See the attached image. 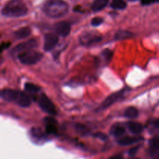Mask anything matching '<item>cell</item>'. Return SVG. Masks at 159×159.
I'll return each mask as SVG.
<instances>
[{
  "label": "cell",
  "instance_id": "obj_1",
  "mask_svg": "<svg viewBox=\"0 0 159 159\" xmlns=\"http://www.w3.org/2000/svg\"><path fill=\"white\" fill-rule=\"evenodd\" d=\"M68 5L64 0H47L43 6V11L51 18H61L68 12Z\"/></svg>",
  "mask_w": 159,
  "mask_h": 159
},
{
  "label": "cell",
  "instance_id": "obj_2",
  "mask_svg": "<svg viewBox=\"0 0 159 159\" xmlns=\"http://www.w3.org/2000/svg\"><path fill=\"white\" fill-rule=\"evenodd\" d=\"M27 12V7L21 0H9L2 9V15L7 17H21Z\"/></svg>",
  "mask_w": 159,
  "mask_h": 159
},
{
  "label": "cell",
  "instance_id": "obj_3",
  "mask_svg": "<svg viewBox=\"0 0 159 159\" xmlns=\"http://www.w3.org/2000/svg\"><path fill=\"white\" fill-rule=\"evenodd\" d=\"M43 56L42 53L31 50V51H28L20 54L18 56V58L20 61L23 65H30L37 64V62L40 61L43 58Z\"/></svg>",
  "mask_w": 159,
  "mask_h": 159
},
{
  "label": "cell",
  "instance_id": "obj_4",
  "mask_svg": "<svg viewBox=\"0 0 159 159\" xmlns=\"http://www.w3.org/2000/svg\"><path fill=\"white\" fill-rule=\"evenodd\" d=\"M102 40V35L97 32H85L79 37L80 43L85 46H90L98 43Z\"/></svg>",
  "mask_w": 159,
  "mask_h": 159
},
{
  "label": "cell",
  "instance_id": "obj_5",
  "mask_svg": "<svg viewBox=\"0 0 159 159\" xmlns=\"http://www.w3.org/2000/svg\"><path fill=\"white\" fill-rule=\"evenodd\" d=\"M38 104L39 107L42 109V110L46 112L47 113L50 115H56L57 114V110H56L55 106L54 105L51 99L45 96L44 94H42L38 98Z\"/></svg>",
  "mask_w": 159,
  "mask_h": 159
},
{
  "label": "cell",
  "instance_id": "obj_6",
  "mask_svg": "<svg viewBox=\"0 0 159 159\" xmlns=\"http://www.w3.org/2000/svg\"><path fill=\"white\" fill-rule=\"evenodd\" d=\"M37 46V41L36 39H31V40H27L26 42L20 43V44L16 45L15 48H12V53L13 55H20L22 53H24L26 51H31L34 48H35Z\"/></svg>",
  "mask_w": 159,
  "mask_h": 159
},
{
  "label": "cell",
  "instance_id": "obj_7",
  "mask_svg": "<svg viewBox=\"0 0 159 159\" xmlns=\"http://www.w3.org/2000/svg\"><path fill=\"white\" fill-rule=\"evenodd\" d=\"M59 38L57 34H47L44 36V44L43 49L45 51H50L55 48L56 45L58 43Z\"/></svg>",
  "mask_w": 159,
  "mask_h": 159
},
{
  "label": "cell",
  "instance_id": "obj_8",
  "mask_svg": "<svg viewBox=\"0 0 159 159\" xmlns=\"http://www.w3.org/2000/svg\"><path fill=\"white\" fill-rule=\"evenodd\" d=\"M54 28L55 32L57 33L58 35L64 37L69 35L70 32H71V26H70L69 23L65 21L57 23L54 25Z\"/></svg>",
  "mask_w": 159,
  "mask_h": 159
},
{
  "label": "cell",
  "instance_id": "obj_9",
  "mask_svg": "<svg viewBox=\"0 0 159 159\" xmlns=\"http://www.w3.org/2000/svg\"><path fill=\"white\" fill-rule=\"evenodd\" d=\"M125 93L124 91H120V92H116V93H113V94L110 95V96L106 99V100L102 102V107L101 109H106L107 107H110L111 105H113V103L116 102L117 101H119L121 98L123 97V95Z\"/></svg>",
  "mask_w": 159,
  "mask_h": 159
},
{
  "label": "cell",
  "instance_id": "obj_10",
  "mask_svg": "<svg viewBox=\"0 0 159 159\" xmlns=\"http://www.w3.org/2000/svg\"><path fill=\"white\" fill-rule=\"evenodd\" d=\"M20 92L16 90L10 89H5L1 91L2 99L9 102H16L18 98Z\"/></svg>",
  "mask_w": 159,
  "mask_h": 159
},
{
  "label": "cell",
  "instance_id": "obj_11",
  "mask_svg": "<svg viewBox=\"0 0 159 159\" xmlns=\"http://www.w3.org/2000/svg\"><path fill=\"white\" fill-rule=\"evenodd\" d=\"M149 145H150V155L152 159H159V136L155 137L151 139Z\"/></svg>",
  "mask_w": 159,
  "mask_h": 159
},
{
  "label": "cell",
  "instance_id": "obj_12",
  "mask_svg": "<svg viewBox=\"0 0 159 159\" xmlns=\"http://www.w3.org/2000/svg\"><path fill=\"white\" fill-rule=\"evenodd\" d=\"M45 130L48 134H56L57 133V121L52 117H47L44 120Z\"/></svg>",
  "mask_w": 159,
  "mask_h": 159
},
{
  "label": "cell",
  "instance_id": "obj_13",
  "mask_svg": "<svg viewBox=\"0 0 159 159\" xmlns=\"http://www.w3.org/2000/svg\"><path fill=\"white\" fill-rule=\"evenodd\" d=\"M16 102L20 107H28L30 106L31 99L30 97L27 94H26V93H22V92H20L18 98H17Z\"/></svg>",
  "mask_w": 159,
  "mask_h": 159
},
{
  "label": "cell",
  "instance_id": "obj_14",
  "mask_svg": "<svg viewBox=\"0 0 159 159\" xmlns=\"http://www.w3.org/2000/svg\"><path fill=\"white\" fill-rule=\"evenodd\" d=\"M143 138L141 137H125L118 141V144L121 146H128L142 141Z\"/></svg>",
  "mask_w": 159,
  "mask_h": 159
},
{
  "label": "cell",
  "instance_id": "obj_15",
  "mask_svg": "<svg viewBox=\"0 0 159 159\" xmlns=\"http://www.w3.org/2000/svg\"><path fill=\"white\" fill-rule=\"evenodd\" d=\"M127 127L129 128L130 131L131 132L134 134H140L142 133L143 130V126L141 124L137 122H128L127 123Z\"/></svg>",
  "mask_w": 159,
  "mask_h": 159
},
{
  "label": "cell",
  "instance_id": "obj_16",
  "mask_svg": "<svg viewBox=\"0 0 159 159\" xmlns=\"http://www.w3.org/2000/svg\"><path fill=\"white\" fill-rule=\"evenodd\" d=\"M30 28L28 27V26H25V27H22L19 29L18 30L16 31L14 33V35H15L16 39H24L26 37H29L30 35Z\"/></svg>",
  "mask_w": 159,
  "mask_h": 159
},
{
  "label": "cell",
  "instance_id": "obj_17",
  "mask_svg": "<svg viewBox=\"0 0 159 159\" xmlns=\"http://www.w3.org/2000/svg\"><path fill=\"white\" fill-rule=\"evenodd\" d=\"M109 0H95L92 6V9L94 12H98L103 9L107 6Z\"/></svg>",
  "mask_w": 159,
  "mask_h": 159
},
{
  "label": "cell",
  "instance_id": "obj_18",
  "mask_svg": "<svg viewBox=\"0 0 159 159\" xmlns=\"http://www.w3.org/2000/svg\"><path fill=\"white\" fill-rule=\"evenodd\" d=\"M111 134L115 137H121L125 134V127L121 124H116L111 128Z\"/></svg>",
  "mask_w": 159,
  "mask_h": 159
},
{
  "label": "cell",
  "instance_id": "obj_19",
  "mask_svg": "<svg viewBox=\"0 0 159 159\" xmlns=\"http://www.w3.org/2000/svg\"><path fill=\"white\" fill-rule=\"evenodd\" d=\"M124 116L127 118L130 119H134L138 116V109L134 107H127L124 111Z\"/></svg>",
  "mask_w": 159,
  "mask_h": 159
},
{
  "label": "cell",
  "instance_id": "obj_20",
  "mask_svg": "<svg viewBox=\"0 0 159 159\" xmlns=\"http://www.w3.org/2000/svg\"><path fill=\"white\" fill-rule=\"evenodd\" d=\"M133 34L127 30H118L115 34V39L116 40H124V39L130 38Z\"/></svg>",
  "mask_w": 159,
  "mask_h": 159
},
{
  "label": "cell",
  "instance_id": "obj_21",
  "mask_svg": "<svg viewBox=\"0 0 159 159\" xmlns=\"http://www.w3.org/2000/svg\"><path fill=\"white\" fill-rule=\"evenodd\" d=\"M24 89L26 92L30 93H37L40 91V87L37 85H34L33 83H30V82H26L24 85Z\"/></svg>",
  "mask_w": 159,
  "mask_h": 159
},
{
  "label": "cell",
  "instance_id": "obj_22",
  "mask_svg": "<svg viewBox=\"0 0 159 159\" xmlns=\"http://www.w3.org/2000/svg\"><path fill=\"white\" fill-rule=\"evenodd\" d=\"M111 7L115 9H124L127 7V3L124 0H113Z\"/></svg>",
  "mask_w": 159,
  "mask_h": 159
},
{
  "label": "cell",
  "instance_id": "obj_23",
  "mask_svg": "<svg viewBox=\"0 0 159 159\" xmlns=\"http://www.w3.org/2000/svg\"><path fill=\"white\" fill-rule=\"evenodd\" d=\"M101 55L102 56V57L104 58V60L109 62L110 60H111L112 57H113V51H110V49H106L102 51Z\"/></svg>",
  "mask_w": 159,
  "mask_h": 159
},
{
  "label": "cell",
  "instance_id": "obj_24",
  "mask_svg": "<svg viewBox=\"0 0 159 159\" xmlns=\"http://www.w3.org/2000/svg\"><path fill=\"white\" fill-rule=\"evenodd\" d=\"M75 130L78 133L82 135L86 134L88 133V130H87V128L85 127V126L82 125V124H76Z\"/></svg>",
  "mask_w": 159,
  "mask_h": 159
},
{
  "label": "cell",
  "instance_id": "obj_25",
  "mask_svg": "<svg viewBox=\"0 0 159 159\" xmlns=\"http://www.w3.org/2000/svg\"><path fill=\"white\" fill-rule=\"evenodd\" d=\"M102 22H103V19L102 18H101V17H95L92 20L91 24L93 26H98L102 24Z\"/></svg>",
  "mask_w": 159,
  "mask_h": 159
},
{
  "label": "cell",
  "instance_id": "obj_26",
  "mask_svg": "<svg viewBox=\"0 0 159 159\" xmlns=\"http://www.w3.org/2000/svg\"><path fill=\"white\" fill-rule=\"evenodd\" d=\"M32 135L33 137H35L37 139L43 138V134L40 130V129H33L32 130Z\"/></svg>",
  "mask_w": 159,
  "mask_h": 159
},
{
  "label": "cell",
  "instance_id": "obj_27",
  "mask_svg": "<svg viewBox=\"0 0 159 159\" xmlns=\"http://www.w3.org/2000/svg\"><path fill=\"white\" fill-rule=\"evenodd\" d=\"M141 4L144 6H147V5L152 4L155 2H159V0H141Z\"/></svg>",
  "mask_w": 159,
  "mask_h": 159
},
{
  "label": "cell",
  "instance_id": "obj_28",
  "mask_svg": "<svg viewBox=\"0 0 159 159\" xmlns=\"http://www.w3.org/2000/svg\"><path fill=\"white\" fill-rule=\"evenodd\" d=\"M138 149H139V147L132 148H130V150L129 151V155H130V156H134V155H136L137 152H138Z\"/></svg>",
  "mask_w": 159,
  "mask_h": 159
},
{
  "label": "cell",
  "instance_id": "obj_29",
  "mask_svg": "<svg viewBox=\"0 0 159 159\" xmlns=\"http://www.w3.org/2000/svg\"><path fill=\"white\" fill-rule=\"evenodd\" d=\"M94 136L96 137V138H100V139H102V140L107 139V135L104 134H102V133H97V134H95Z\"/></svg>",
  "mask_w": 159,
  "mask_h": 159
},
{
  "label": "cell",
  "instance_id": "obj_30",
  "mask_svg": "<svg viewBox=\"0 0 159 159\" xmlns=\"http://www.w3.org/2000/svg\"><path fill=\"white\" fill-rule=\"evenodd\" d=\"M152 124H153V126L155 128L159 129V119L155 120L153 121V123H152Z\"/></svg>",
  "mask_w": 159,
  "mask_h": 159
},
{
  "label": "cell",
  "instance_id": "obj_31",
  "mask_svg": "<svg viewBox=\"0 0 159 159\" xmlns=\"http://www.w3.org/2000/svg\"><path fill=\"white\" fill-rule=\"evenodd\" d=\"M9 45H10V43H2V50L6 49V48H7L9 46Z\"/></svg>",
  "mask_w": 159,
  "mask_h": 159
},
{
  "label": "cell",
  "instance_id": "obj_32",
  "mask_svg": "<svg viewBox=\"0 0 159 159\" xmlns=\"http://www.w3.org/2000/svg\"><path fill=\"white\" fill-rule=\"evenodd\" d=\"M109 159H123V158L122 156H120V155H114V156L110 157Z\"/></svg>",
  "mask_w": 159,
  "mask_h": 159
},
{
  "label": "cell",
  "instance_id": "obj_33",
  "mask_svg": "<svg viewBox=\"0 0 159 159\" xmlns=\"http://www.w3.org/2000/svg\"><path fill=\"white\" fill-rule=\"evenodd\" d=\"M128 159H140V158H135V157H131V158H128Z\"/></svg>",
  "mask_w": 159,
  "mask_h": 159
},
{
  "label": "cell",
  "instance_id": "obj_34",
  "mask_svg": "<svg viewBox=\"0 0 159 159\" xmlns=\"http://www.w3.org/2000/svg\"><path fill=\"white\" fill-rule=\"evenodd\" d=\"M130 1H135V0H130Z\"/></svg>",
  "mask_w": 159,
  "mask_h": 159
}]
</instances>
